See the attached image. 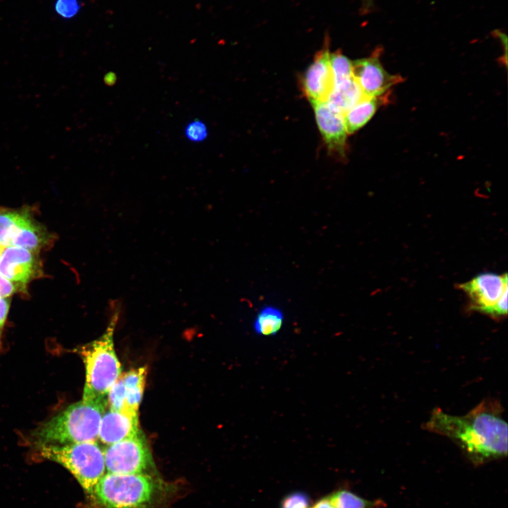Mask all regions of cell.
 Listing matches in <instances>:
<instances>
[{
	"label": "cell",
	"mask_w": 508,
	"mask_h": 508,
	"mask_svg": "<svg viewBox=\"0 0 508 508\" xmlns=\"http://www.w3.org/2000/svg\"><path fill=\"white\" fill-rule=\"evenodd\" d=\"M4 247L0 244V255L3 250Z\"/></svg>",
	"instance_id": "obj_30"
},
{
	"label": "cell",
	"mask_w": 508,
	"mask_h": 508,
	"mask_svg": "<svg viewBox=\"0 0 508 508\" xmlns=\"http://www.w3.org/2000/svg\"><path fill=\"white\" fill-rule=\"evenodd\" d=\"M184 133L186 138L193 143L205 140L208 135L206 125L198 119L188 123L185 128Z\"/></svg>",
	"instance_id": "obj_22"
},
{
	"label": "cell",
	"mask_w": 508,
	"mask_h": 508,
	"mask_svg": "<svg viewBox=\"0 0 508 508\" xmlns=\"http://www.w3.org/2000/svg\"><path fill=\"white\" fill-rule=\"evenodd\" d=\"M352 67L353 78L365 97L383 96L393 85L404 80L400 75L390 74L384 68L378 51L367 58L352 61Z\"/></svg>",
	"instance_id": "obj_8"
},
{
	"label": "cell",
	"mask_w": 508,
	"mask_h": 508,
	"mask_svg": "<svg viewBox=\"0 0 508 508\" xmlns=\"http://www.w3.org/2000/svg\"><path fill=\"white\" fill-rule=\"evenodd\" d=\"M373 0H362V11L367 13L373 6Z\"/></svg>",
	"instance_id": "obj_29"
},
{
	"label": "cell",
	"mask_w": 508,
	"mask_h": 508,
	"mask_svg": "<svg viewBox=\"0 0 508 508\" xmlns=\"http://www.w3.org/2000/svg\"><path fill=\"white\" fill-rule=\"evenodd\" d=\"M311 508H336L329 495L318 500Z\"/></svg>",
	"instance_id": "obj_27"
},
{
	"label": "cell",
	"mask_w": 508,
	"mask_h": 508,
	"mask_svg": "<svg viewBox=\"0 0 508 508\" xmlns=\"http://www.w3.org/2000/svg\"><path fill=\"white\" fill-rule=\"evenodd\" d=\"M284 322V314L278 307L267 305L257 313L253 328L255 333L261 337H270L277 334Z\"/></svg>",
	"instance_id": "obj_16"
},
{
	"label": "cell",
	"mask_w": 508,
	"mask_h": 508,
	"mask_svg": "<svg viewBox=\"0 0 508 508\" xmlns=\"http://www.w3.org/2000/svg\"><path fill=\"white\" fill-rule=\"evenodd\" d=\"M80 8L77 0H56L54 4L56 13L64 18H71L75 16Z\"/></svg>",
	"instance_id": "obj_23"
},
{
	"label": "cell",
	"mask_w": 508,
	"mask_h": 508,
	"mask_svg": "<svg viewBox=\"0 0 508 508\" xmlns=\"http://www.w3.org/2000/svg\"><path fill=\"white\" fill-rule=\"evenodd\" d=\"M329 66L333 87L353 78L352 61L341 51L337 50L329 54Z\"/></svg>",
	"instance_id": "obj_18"
},
{
	"label": "cell",
	"mask_w": 508,
	"mask_h": 508,
	"mask_svg": "<svg viewBox=\"0 0 508 508\" xmlns=\"http://www.w3.org/2000/svg\"><path fill=\"white\" fill-rule=\"evenodd\" d=\"M364 97L353 78L334 87L326 102L343 115Z\"/></svg>",
	"instance_id": "obj_15"
},
{
	"label": "cell",
	"mask_w": 508,
	"mask_h": 508,
	"mask_svg": "<svg viewBox=\"0 0 508 508\" xmlns=\"http://www.w3.org/2000/svg\"><path fill=\"white\" fill-rule=\"evenodd\" d=\"M107 406H109V409L114 411L131 413L127 409L126 390L121 377L119 378L109 391L107 395Z\"/></svg>",
	"instance_id": "obj_21"
},
{
	"label": "cell",
	"mask_w": 508,
	"mask_h": 508,
	"mask_svg": "<svg viewBox=\"0 0 508 508\" xmlns=\"http://www.w3.org/2000/svg\"><path fill=\"white\" fill-rule=\"evenodd\" d=\"M22 212L23 210L0 207V244L4 248L8 246L10 237Z\"/></svg>",
	"instance_id": "obj_19"
},
{
	"label": "cell",
	"mask_w": 508,
	"mask_h": 508,
	"mask_svg": "<svg viewBox=\"0 0 508 508\" xmlns=\"http://www.w3.org/2000/svg\"><path fill=\"white\" fill-rule=\"evenodd\" d=\"M156 492L155 480L145 473H107L92 493L105 508H143L152 502Z\"/></svg>",
	"instance_id": "obj_5"
},
{
	"label": "cell",
	"mask_w": 508,
	"mask_h": 508,
	"mask_svg": "<svg viewBox=\"0 0 508 508\" xmlns=\"http://www.w3.org/2000/svg\"><path fill=\"white\" fill-rule=\"evenodd\" d=\"M336 508H372L373 503L356 494L340 490L329 495Z\"/></svg>",
	"instance_id": "obj_20"
},
{
	"label": "cell",
	"mask_w": 508,
	"mask_h": 508,
	"mask_svg": "<svg viewBox=\"0 0 508 508\" xmlns=\"http://www.w3.org/2000/svg\"><path fill=\"white\" fill-rule=\"evenodd\" d=\"M310 499L303 492H293L284 497L281 508H309Z\"/></svg>",
	"instance_id": "obj_24"
},
{
	"label": "cell",
	"mask_w": 508,
	"mask_h": 508,
	"mask_svg": "<svg viewBox=\"0 0 508 508\" xmlns=\"http://www.w3.org/2000/svg\"><path fill=\"white\" fill-rule=\"evenodd\" d=\"M503 413L500 401L492 398L463 416L435 408L423 428L451 439L473 462L483 463L507 454V423Z\"/></svg>",
	"instance_id": "obj_1"
},
{
	"label": "cell",
	"mask_w": 508,
	"mask_h": 508,
	"mask_svg": "<svg viewBox=\"0 0 508 508\" xmlns=\"http://www.w3.org/2000/svg\"><path fill=\"white\" fill-rule=\"evenodd\" d=\"M45 229L25 210L14 229L8 246H16L37 253L49 241Z\"/></svg>",
	"instance_id": "obj_13"
},
{
	"label": "cell",
	"mask_w": 508,
	"mask_h": 508,
	"mask_svg": "<svg viewBox=\"0 0 508 508\" xmlns=\"http://www.w3.org/2000/svg\"><path fill=\"white\" fill-rule=\"evenodd\" d=\"M310 103L328 152L340 158L345 157L347 133L344 115L330 107L326 102Z\"/></svg>",
	"instance_id": "obj_11"
},
{
	"label": "cell",
	"mask_w": 508,
	"mask_h": 508,
	"mask_svg": "<svg viewBox=\"0 0 508 508\" xmlns=\"http://www.w3.org/2000/svg\"><path fill=\"white\" fill-rule=\"evenodd\" d=\"M9 298H0V349L2 344V334L10 307Z\"/></svg>",
	"instance_id": "obj_26"
},
{
	"label": "cell",
	"mask_w": 508,
	"mask_h": 508,
	"mask_svg": "<svg viewBox=\"0 0 508 508\" xmlns=\"http://www.w3.org/2000/svg\"><path fill=\"white\" fill-rule=\"evenodd\" d=\"M147 375L145 367L131 370L121 378L126 390V406L128 411L138 415Z\"/></svg>",
	"instance_id": "obj_17"
},
{
	"label": "cell",
	"mask_w": 508,
	"mask_h": 508,
	"mask_svg": "<svg viewBox=\"0 0 508 508\" xmlns=\"http://www.w3.org/2000/svg\"><path fill=\"white\" fill-rule=\"evenodd\" d=\"M36 253L23 248L4 247L0 255V275L23 291L28 283L40 274V260Z\"/></svg>",
	"instance_id": "obj_10"
},
{
	"label": "cell",
	"mask_w": 508,
	"mask_h": 508,
	"mask_svg": "<svg viewBox=\"0 0 508 508\" xmlns=\"http://www.w3.org/2000/svg\"><path fill=\"white\" fill-rule=\"evenodd\" d=\"M507 274H480L459 287L468 297L473 310L498 319L507 314Z\"/></svg>",
	"instance_id": "obj_6"
},
{
	"label": "cell",
	"mask_w": 508,
	"mask_h": 508,
	"mask_svg": "<svg viewBox=\"0 0 508 508\" xmlns=\"http://www.w3.org/2000/svg\"><path fill=\"white\" fill-rule=\"evenodd\" d=\"M140 432L137 415L109 409L102 418L98 439L103 444L109 445Z\"/></svg>",
	"instance_id": "obj_12"
},
{
	"label": "cell",
	"mask_w": 508,
	"mask_h": 508,
	"mask_svg": "<svg viewBox=\"0 0 508 508\" xmlns=\"http://www.w3.org/2000/svg\"><path fill=\"white\" fill-rule=\"evenodd\" d=\"M17 291H21L18 285L0 275V298H8Z\"/></svg>",
	"instance_id": "obj_25"
},
{
	"label": "cell",
	"mask_w": 508,
	"mask_h": 508,
	"mask_svg": "<svg viewBox=\"0 0 508 508\" xmlns=\"http://www.w3.org/2000/svg\"><path fill=\"white\" fill-rule=\"evenodd\" d=\"M107 407L102 402L77 401L40 425L32 436L38 446L96 441Z\"/></svg>",
	"instance_id": "obj_2"
},
{
	"label": "cell",
	"mask_w": 508,
	"mask_h": 508,
	"mask_svg": "<svg viewBox=\"0 0 508 508\" xmlns=\"http://www.w3.org/2000/svg\"><path fill=\"white\" fill-rule=\"evenodd\" d=\"M104 80L107 85H113L116 81V76L114 73H108L105 75Z\"/></svg>",
	"instance_id": "obj_28"
},
{
	"label": "cell",
	"mask_w": 508,
	"mask_h": 508,
	"mask_svg": "<svg viewBox=\"0 0 508 508\" xmlns=\"http://www.w3.org/2000/svg\"><path fill=\"white\" fill-rule=\"evenodd\" d=\"M329 34L325 35L322 47L315 54L301 79V87L310 102H326L333 87L329 66Z\"/></svg>",
	"instance_id": "obj_9"
},
{
	"label": "cell",
	"mask_w": 508,
	"mask_h": 508,
	"mask_svg": "<svg viewBox=\"0 0 508 508\" xmlns=\"http://www.w3.org/2000/svg\"><path fill=\"white\" fill-rule=\"evenodd\" d=\"M114 317L104 333L97 339L80 346L78 351L85 368V382L82 400L107 404V395L119 380L121 366L116 354Z\"/></svg>",
	"instance_id": "obj_3"
},
{
	"label": "cell",
	"mask_w": 508,
	"mask_h": 508,
	"mask_svg": "<svg viewBox=\"0 0 508 508\" xmlns=\"http://www.w3.org/2000/svg\"><path fill=\"white\" fill-rule=\"evenodd\" d=\"M39 447L43 457L69 471L88 493L93 492L96 484L105 474L104 449L97 441Z\"/></svg>",
	"instance_id": "obj_4"
},
{
	"label": "cell",
	"mask_w": 508,
	"mask_h": 508,
	"mask_svg": "<svg viewBox=\"0 0 508 508\" xmlns=\"http://www.w3.org/2000/svg\"><path fill=\"white\" fill-rule=\"evenodd\" d=\"M107 446L104 454L108 473H144L152 464V455L142 432Z\"/></svg>",
	"instance_id": "obj_7"
},
{
	"label": "cell",
	"mask_w": 508,
	"mask_h": 508,
	"mask_svg": "<svg viewBox=\"0 0 508 508\" xmlns=\"http://www.w3.org/2000/svg\"><path fill=\"white\" fill-rule=\"evenodd\" d=\"M389 93L383 96L363 97L344 114L347 134H352L362 128L375 114L379 107L389 102Z\"/></svg>",
	"instance_id": "obj_14"
}]
</instances>
